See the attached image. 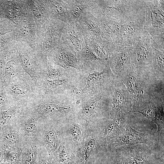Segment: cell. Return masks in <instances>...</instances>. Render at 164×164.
I'll return each mask as SVG.
<instances>
[{
  "instance_id": "44",
  "label": "cell",
  "mask_w": 164,
  "mask_h": 164,
  "mask_svg": "<svg viewBox=\"0 0 164 164\" xmlns=\"http://www.w3.org/2000/svg\"><path fill=\"white\" fill-rule=\"evenodd\" d=\"M147 164H164L163 160H159V161H157L155 163H153L152 162H151V159L149 162Z\"/></svg>"
},
{
  "instance_id": "11",
  "label": "cell",
  "mask_w": 164,
  "mask_h": 164,
  "mask_svg": "<svg viewBox=\"0 0 164 164\" xmlns=\"http://www.w3.org/2000/svg\"><path fill=\"white\" fill-rule=\"evenodd\" d=\"M145 16L119 25L114 42L116 49L130 48L145 32Z\"/></svg>"
},
{
  "instance_id": "28",
  "label": "cell",
  "mask_w": 164,
  "mask_h": 164,
  "mask_svg": "<svg viewBox=\"0 0 164 164\" xmlns=\"http://www.w3.org/2000/svg\"><path fill=\"white\" fill-rule=\"evenodd\" d=\"M28 102H16L7 109L0 112V128L16 123L27 106Z\"/></svg>"
},
{
  "instance_id": "5",
  "label": "cell",
  "mask_w": 164,
  "mask_h": 164,
  "mask_svg": "<svg viewBox=\"0 0 164 164\" xmlns=\"http://www.w3.org/2000/svg\"><path fill=\"white\" fill-rule=\"evenodd\" d=\"M114 84L92 95L79 96L81 115L87 120L107 118L112 108Z\"/></svg>"
},
{
  "instance_id": "42",
  "label": "cell",
  "mask_w": 164,
  "mask_h": 164,
  "mask_svg": "<svg viewBox=\"0 0 164 164\" xmlns=\"http://www.w3.org/2000/svg\"><path fill=\"white\" fill-rule=\"evenodd\" d=\"M7 148L0 139V163L3 162Z\"/></svg>"
},
{
  "instance_id": "24",
  "label": "cell",
  "mask_w": 164,
  "mask_h": 164,
  "mask_svg": "<svg viewBox=\"0 0 164 164\" xmlns=\"http://www.w3.org/2000/svg\"><path fill=\"white\" fill-rule=\"evenodd\" d=\"M0 16L17 25L26 17L23 0H0Z\"/></svg>"
},
{
  "instance_id": "26",
  "label": "cell",
  "mask_w": 164,
  "mask_h": 164,
  "mask_svg": "<svg viewBox=\"0 0 164 164\" xmlns=\"http://www.w3.org/2000/svg\"><path fill=\"white\" fill-rule=\"evenodd\" d=\"M42 144L37 136L23 138L20 149L21 164H36Z\"/></svg>"
},
{
  "instance_id": "32",
  "label": "cell",
  "mask_w": 164,
  "mask_h": 164,
  "mask_svg": "<svg viewBox=\"0 0 164 164\" xmlns=\"http://www.w3.org/2000/svg\"><path fill=\"white\" fill-rule=\"evenodd\" d=\"M68 5L70 16L74 22L77 23L80 17L90 11L92 0H64Z\"/></svg>"
},
{
  "instance_id": "1",
  "label": "cell",
  "mask_w": 164,
  "mask_h": 164,
  "mask_svg": "<svg viewBox=\"0 0 164 164\" xmlns=\"http://www.w3.org/2000/svg\"><path fill=\"white\" fill-rule=\"evenodd\" d=\"M118 79L124 84L132 100L131 113L143 103L164 94V81L157 78L152 67H133Z\"/></svg>"
},
{
  "instance_id": "13",
  "label": "cell",
  "mask_w": 164,
  "mask_h": 164,
  "mask_svg": "<svg viewBox=\"0 0 164 164\" xmlns=\"http://www.w3.org/2000/svg\"><path fill=\"white\" fill-rule=\"evenodd\" d=\"M125 125V124H124ZM124 130L119 135L110 140V145L114 150L118 146L145 144L153 145L158 140V135L149 132H142L125 123Z\"/></svg>"
},
{
  "instance_id": "22",
  "label": "cell",
  "mask_w": 164,
  "mask_h": 164,
  "mask_svg": "<svg viewBox=\"0 0 164 164\" xmlns=\"http://www.w3.org/2000/svg\"><path fill=\"white\" fill-rule=\"evenodd\" d=\"M77 23L80 27L86 43L91 44L101 37V32L98 19L88 11L79 18Z\"/></svg>"
},
{
  "instance_id": "14",
  "label": "cell",
  "mask_w": 164,
  "mask_h": 164,
  "mask_svg": "<svg viewBox=\"0 0 164 164\" xmlns=\"http://www.w3.org/2000/svg\"><path fill=\"white\" fill-rule=\"evenodd\" d=\"M151 40V36L145 31L129 48L131 60L134 67H152L153 50L150 43Z\"/></svg>"
},
{
  "instance_id": "43",
  "label": "cell",
  "mask_w": 164,
  "mask_h": 164,
  "mask_svg": "<svg viewBox=\"0 0 164 164\" xmlns=\"http://www.w3.org/2000/svg\"><path fill=\"white\" fill-rule=\"evenodd\" d=\"M77 125H75L72 129V133L73 137L75 138H79L81 135V131L80 128Z\"/></svg>"
},
{
  "instance_id": "30",
  "label": "cell",
  "mask_w": 164,
  "mask_h": 164,
  "mask_svg": "<svg viewBox=\"0 0 164 164\" xmlns=\"http://www.w3.org/2000/svg\"><path fill=\"white\" fill-rule=\"evenodd\" d=\"M128 114H123L113 119L108 118L104 135L106 139L111 140L118 136L124 131Z\"/></svg>"
},
{
  "instance_id": "21",
  "label": "cell",
  "mask_w": 164,
  "mask_h": 164,
  "mask_svg": "<svg viewBox=\"0 0 164 164\" xmlns=\"http://www.w3.org/2000/svg\"><path fill=\"white\" fill-rule=\"evenodd\" d=\"M40 29L26 18L16 26L12 32L15 41L23 42L36 50Z\"/></svg>"
},
{
  "instance_id": "12",
  "label": "cell",
  "mask_w": 164,
  "mask_h": 164,
  "mask_svg": "<svg viewBox=\"0 0 164 164\" xmlns=\"http://www.w3.org/2000/svg\"><path fill=\"white\" fill-rule=\"evenodd\" d=\"M149 147L145 144L120 146L114 149L115 164H147L152 154Z\"/></svg>"
},
{
  "instance_id": "3",
  "label": "cell",
  "mask_w": 164,
  "mask_h": 164,
  "mask_svg": "<svg viewBox=\"0 0 164 164\" xmlns=\"http://www.w3.org/2000/svg\"><path fill=\"white\" fill-rule=\"evenodd\" d=\"M78 99L73 94H40L28 102L43 122H54L73 115Z\"/></svg>"
},
{
  "instance_id": "2",
  "label": "cell",
  "mask_w": 164,
  "mask_h": 164,
  "mask_svg": "<svg viewBox=\"0 0 164 164\" xmlns=\"http://www.w3.org/2000/svg\"><path fill=\"white\" fill-rule=\"evenodd\" d=\"M90 12L98 19L119 25L145 16L144 0H92Z\"/></svg>"
},
{
  "instance_id": "19",
  "label": "cell",
  "mask_w": 164,
  "mask_h": 164,
  "mask_svg": "<svg viewBox=\"0 0 164 164\" xmlns=\"http://www.w3.org/2000/svg\"><path fill=\"white\" fill-rule=\"evenodd\" d=\"M47 59L56 65L68 70H79L76 52L62 42L48 54Z\"/></svg>"
},
{
  "instance_id": "9",
  "label": "cell",
  "mask_w": 164,
  "mask_h": 164,
  "mask_svg": "<svg viewBox=\"0 0 164 164\" xmlns=\"http://www.w3.org/2000/svg\"><path fill=\"white\" fill-rule=\"evenodd\" d=\"M144 1L145 9V30L151 38L164 36V1Z\"/></svg>"
},
{
  "instance_id": "4",
  "label": "cell",
  "mask_w": 164,
  "mask_h": 164,
  "mask_svg": "<svg viewBox=\"0 0 164 164\" xmlns=\"http://www.w3.org/2000/svg\"><path fill=\"white\" fill-rule=\"evenodd\" d=\"M82 73L75 69L67 70L47 60L41 71L40 94L73 93L82 80Z\"/></svg>"
},
{
  "instance_id": "35",
  "label": "cell",
  "mask_w": 164,
  "mask_h": 164,
  "mask_svg": "<svg viewBox=\"0 0 164 164\" xmlns=\"http://www.w3.org/2000/svg\"><path fill=\"white\" fill-rule=\"evenodd\" d=\"M155 112L154 104L151 100L143 103L131 113H140L146 118L153 122L155 117Z\"/></svg>"
},
{
  "instance_id": "47",
  "label": "cell",
  "mask_w": 164,
  "mask_h": 164,
  "mask_svg": "<svg viewBox=\"0 0 164 164\" xmlns=\"http://www.w3.org/2000/svg\"></svg>"
},
{
  "instance_id": "7",
  "label": "cell",
  "mask_w": 164,
  "mask_h": 164,
  "mask_svg": "<svg viewBox=\"0 0 164 164\" xmlns=\"http://www.w3.org/2000/svg\"><path fill=\"white\" fill-rule=\"evenodd\" d=\"M66 23L49 18L40 28L38 34L36 50L44 60L49 53L62 42L63 30Z\"/></svg>"
},
{
  "instance_id": "17",
  "label": "cell",
  "mask_w": 164,
  "mask_h": 164,
  "mask_svg": "<svg viewBox=\"0 0 164 164\" xmlns=\"http://www.w3.org/2000/svg\"><path fill=\"white\" fill-rule=\"evenodd\" d=\"M26 18L40 29L50 18L49 3L46 0H23Z\"/></svg>"
},
{
  "instance_id": "37",
  "label": "cell",
  "mask_w": 164,
  "mask_h": 164,
  "mask_svg": "<svg viewBox=\"0 0 164 164\" xmlns=\"http://www.w3.org/2000/svg\"><path fill=\"white\" fill-rule=\"evenodd\" d=\"M42 147L40 151L36 164H60L56 159L53 154L43 151Z\"/></svg>"
},
{
  "instance_id": "6",
  "label": "cell",
  "mask_w": 164,
  "mask_h": 164,
  "mask_svg": "<svg viewBox=\"0 0 164 164\" xmlns=\"http://www.w3.org/2000/svg\"><path fill=\"white\" fill-rule=\"evenodd\" d=\"M14 47L18 53L23 70L30 77L40 92V72L47 60L43 59L36 50L26 43L15 41Z\"/></svg>"
},
{
  "instance_id": "10",
  "label": "cell",
  "mask_w": 164,
  "mask_h": 164,
  "mask_svg": "<svg viewBox=\"0 0 164 164\" xmlns=\"http://www.w3.org/2000/svg\"><path fill=\"white\" fill-rule=\"evenodd\" d=\"M6 90L13 104L21 101L28 102L40 94L30 77L25 72L11 82Z\"/></svg>"
},
{
  "instance_id": "36",
  "label": "cell",
  "mask_w": 164,
  "mask_h": 164,
  "mask_svg": "<svg viewBox=\"0 0 164 164\" xmlns=\"http://www.w3.org/2000/svg\"><path fill=\"white\" fill-rule=\"evenodd\" d=\"M14 41L12 32L0 37V58L8 51L14 48Z\"/></svg>"
},
{
  "instance_id": "45",
  "label": "cell",
  "mask_w": 164,
  "mask_h": 164,
  "mask_svg": "<svg viewBox=\"0 0 164 164\" xmlns=\"http://www.w3.org/2000/svg\"><path fill=\"white\" fill-rule=\"evenodd\" d=\"M0 164H12L9 163L7 162H3L1 163H0ZM19 164H21V163H20Z\"/></svg>"
},
{
  "instance_id": "25",
  "label": "cell",
  "mask_w": 164,
  "mask_h": 164,
  "mask_svg": "<svg viewBox=\"0 0 164 164\" xmlns=\"http://www.w3.org/2000/svg\"><path fill=\"white\" fill-rule=\"evenodd\" d=\"M25 73L22 68L18 53L15 49L0 76V85L6 87L13 80L22 76Z\"/></svg>"
},
{
  "instance_id": "8",
  "label": "cell",
  "mask_w": 164,
  "mask_h": 164,
  "mask_svg": "<svg viewBox=\"0 0 164 164\" xmlns=\"http://www.w3.org/2000/svg\"><path fill=\"white\" fill-rule=\"evenodd\" d=\"M87 83L83 88H77L74 91L75 95H92L98 92L112 86L116 79L111 69L108 61L104 69L100 72L88 73Z\"/></svg>"
},
{
  "instance_id": "18",
  "label": "cell",
  "mask_w": 164,
  "mask_h": 164,
  "mask_svg": "<svg viewBox=\"0 0 164 164\" xmlns=\"http://www.w3.org/2000/svg\"><path fill=\"white\" fill-rule=\"evenodd\" d=\"M16 123L22 138H27L37 136L43 122L38 114L27 105Z\"/></svg>"
},
{
  "instance_id": "39",
  "label": "cell",
  "mask_w": 164,
  "mask_h": 164,
  "mask_svg": "<svg viewBox=\"0 0 164 164\" xmlns=\"http://www.w3.org/2000/svg\"><path fill=\"white\" fill-rule=\"evenodd\" d=\"M16 25L7 19L0 22V37L2 36L12 32Z\"/></svg>"
},
{
  "instance_id": "16",
  "label": "cell",
  "mask_w": 164,
  "mask_h": 164,
  "mask_svg": "<svg viewBox=\"0 0 164 164\" xmlns=\"http://www.w3.org/2000/svg\"><path fill=\"white\" fill-rule=\"evenodd\" d=\"M79 70L84 74L100 72L104 69L108 61L98 57L91 45L86 43L85 47L76 53Z\"/></svg>"
},
{
  "instance_id": "38",
  "label": "cell",
  "mask_w": 164,
  "mask_h": 164,
  "mask_svg": "<svg viewBox=\"0 0 164 164\" xmlns=\"http://www.w3.org/2000/svg\"><path fill=\"white\" fill-rule=\"evenodd\" d=\"M13 104L7 94L6 87L0 85V112L7 109Z\"/></svg>"
},
{
  "instance_id": "46",
  "label": "cell",
  "mask_w": 164,
  "mask_h": 164,
  "mask_svg": "<svg viewBox=\"0 0 164 164\" xmlns=\"http://www.w3.org/2000/svg\"><path fill=\"white\" fill-rule=\"evenodd\" d=\"M4 19L0 16V22L2 21Z\"/></svg>"
},
{
  "instance_id": "29",
  "label": "cell",
  "mask_w": 164,
  "mask_h": 164,
  "mask_svg": "<svg viewBox=\"0 0 164 164\" xmlns=\"http://www.w3.org/2000/svg\"><path fill=\"white\" fill-rule=\"evenodd\" d=\"M50 11V18L70 24L73 22L70 14L67 4L64 0H48Z\"/></svg>"
},
{
  "instance_id": "23",
  "label": "cell",
  "mask_w": 164,
  "mask_h": 164,
  "mask_svg": "<svg viewBox=\"0 0 164 164\" xmlns=\"http://www.w3.org/2000/svg\"><path fill=\"white\" fill-rule=\"evenodd\" d=\"M62 39L63 43L76 54L83 50L86 45L81 29L77 22L66 24L62 31Z\"/></svg>"
},
{
  "instance_id": "20",
  "label": "cell",
  "mask_w": 164,
  "mask_h": 164,
  "mask_svg": "<svg viewBox=\"0 0 164 164\" xmlns=\"http://www.w3.org/2000/svg\"><path fill=\"white\" fill-rule=\"evenodd\" d=\"M108 61L112 72L118 79L121 78L133 67L129 48L116 49L109 57Z\"/></svg>"
},
{
  "instance_id": "34",
  "label": "cell",
  "mask_w": 164,
  "mask_h": 164,
  "mask_svg": "<svg viewBox=\"0 0 164 164\" xmlns=\"http://www.w3.org/2000/svg\"><path fill=\"white\" fill-rule=\"evenodd\" d=\"M151 46L153 50L152 64L153 69L157 78L160 80L164 81V52Z\"/></svg>"
},
{
  "instance_id": "41",
  "label": "cell",
  "mask_w": 164,
  "mask_h": 164,
  "mask_svg": "<svg viewBox=\"0 0 164 164\" xmlns=\"http://www.w3.org/2000/svg\"><path fill=\"white\" fill-rule=\"evenodd\" d=\"M95 145V141L94 138L91 139L88 142L84 158L85 164H86L90 157L92 154Z\"/></svg>"
},
{
  "instance_id": "33",
  "label": "cell",
  "mask_w": 164,
  "mask_h": 164,
  "mask_svg": "<svg viewBox=\"0 0 164 164\" xmlns=\"http://www.w3.org/2000/svg\"><path fill=\"white\" fill-rule=\"evenodd\" d=\"M152 100L154 104L155 111L153 122L157 125L158 130L156 133L159 135L160 131L164 128V94L155 97Z\"/></svg>"
},
{
  "instance_id": "27",
  "label": "cell",
  "mask_w": 164,
  "mask_h": 164,
  "mask_svg": "<svg viewBox=\"0 0 164 164\" xmlns=\"http://www.w3.org/2000/svg\"><path fill=\"white\" fill-rule=\"evenodd\" d=\"M0 139L7 149H19L23 138L15 123L0 128Z\"/></svg>"
},
{
  "instance_id": "40",
  "label": "cell",
  "mask_w": 164,
  "mask_h": 164,
  "mask_svg": "<svg viewBox=\"0 0 164 164\" xmlns=\"http://www.w3.org/2000/svg\"><path fill=\"white\" fill-rule=\"evenodd\" d=\"M15 49L14 48L10 50L1 58H0V76L2 74L5 65L9 59L11 54L14 52Z\"/></svg>"
},
{
  "instance_id": "15",
  "label": "cell",
  "mask_w": 164,
  "mask_h": 164,
  "mask_svg": "<svg viewBox=\"0 0 164 164\" xmlns=\"http://www.w3.org/2000/svg\"><path fill=\"white\" fill-rule=\"evenodd\" d=\"M112 106L108 118L114 119L123 114L132 111L133 102L131 96L122 81L116 78L114 83Z\"/></svg>"
},
{
  "instance_id": "31",
  "label": "cell",
  "mask_w": 164,
  "mask_h": 164,
  "mask_svg": "<svg viewBox=\"0 0 164 164\" xmlns=\"http://www.w3.org/2000/svg\"><path fill=\"white\" fill-rule=\"evenodd\" d=\"M91 44L96 54L100 58L108 61L109 57L116 50V47L112 42L101 37Z\"/></svg>"
}]
</instances>
